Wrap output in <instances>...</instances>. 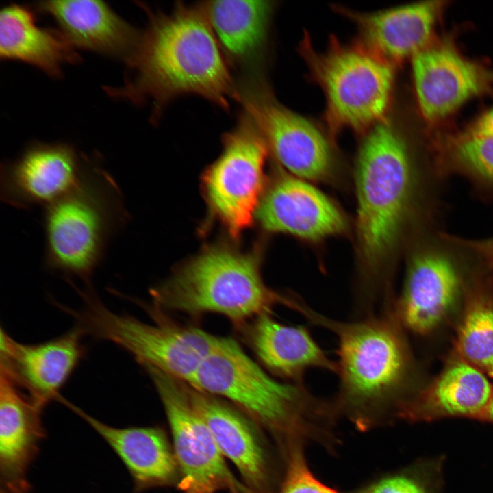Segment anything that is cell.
Returning a JSON list of instances; mask_svg holds the SVG:
<instances>
[{"instance_id": "obj_28", "label": "cell", "mask_w": 493, "mask_h": 493, "mask_svg": "<svg viewBox=\"0 0 493 493\" xmlns=\"http://www.w3.org/2000/svg\"><path fill=\"white\" fill-rule=\"evenodd\" d=\"M453 153L466 167L493 181V136L466 134L454 142Z\"/></svg>"}, {"instance_id": "obj_10", "label": "cell", "mask_w": 493, "mask_h": 493, "mask_svg": "<svg viewBox=\"0 0 493 493\" xmlns=\"http://www.w3.org/2000/svg\"><path fill=\"white\" fill-rule=\"evenodd\" d=\"M268 145L244 112L224 137V149L207 171L205 189L214 213L231 236L246 229L262 196Z\"/></svg>"}, {"instance_id": "obj_25", "label": "cell", "mask_w": 493, "mask_h": 493, "mask_svg": "<svg viewBox=\"0 0 493 493\" xmlns=\"http://www.w3.org/2000/svg\"><path fill=\"white\" fill-rule=\"evenodd\" d=\"M493 390L486 377L468 362H457L439 377L426 399L409 403L402 417L415 418L425 408L447 415H475L488 409Z\"/></svg>"}, {"instance_id": "obj_11", "label": "cell", "mask_w": 493, "mask_h": 493, "mask_svg": "<svg viewBox=\"0 0 493 493\" xmlns=\"http://www.w3.org/2000/svg\"><path fill=\"white\" fill-rule=\"evenodd\" d=\"M236 99L277 160L295 177L323 179L332 170L328 142L311 121L280 104L267 86L249 77L236 86Z\"/></svg>"}, {"instance_id": "obj_6", "label": "cell", "mask_w": 493, "mask_h": 493, "mask_svg": "<svg viewBox=\"0 0 493 493\" xmlns=\"http://www.w3.org/2000/svg\"><path fill=\"white\" fill-rule=\"evenodd\" d=\"M45 210L46 265L89 285L110 240L126 223L118 185L88 158L78 184Z\"/></svg>"}, {"instance_id": "obj_26", "label": "cell", "mask_w": 493, "mask_h": 493, "mask_svg": "<svg viewBox=\"0 0 493 493\" xmlns=\"http://www.w3.org/2000/svg\"><path fill=\"white\" fill-rule=\"evenodd\" d=\"M458 346L464 357L493 377V307L477 303L462 323Z\"/></svg>"}, {"instance_id": "obj_20", "label": "cell", "mask_w": 493, "mask_h": 493, "mask_svg": "<svg viewBox=\"0 0 493 493\" xmlns=\"http://www.w3.org/2000/svg\"><path fill=\"white\" fill-rule=\"evenodd\" d=\"M459 280L451 262L438 254L416 256L411 262L393 312L401 325L417 334L436 326L456 298Z\"/></svg>"}, {"instance_id": "obj_5", "label": "cell", "mask_w": 493, "mask_h": 493, "mask_svg": "<svg viewBox=\"0 0 493 493\" xmlns=\"http://www.w3.org/2000/svg\"><path fill=\"white\" fill-rule=\"evenodd\" d=\"M151 292L153 307L162 312L215 313L238 327L288 300L264 283L257 257L224 247L205 251Z\"/></svg>"}, {"instance_id": "obj_32", "label": "cell", "mask_w": 493, "mask_h": 493, "mask_svg": "<svg viewBox=\"0 0 493 493\" xmlns=\"http://www.w3.org/2000/svg\"><path fill=\"white\" fill-rule=\"evenodd\" d=\"M27 489H22V488H2L1 493H27Z\"/></svg>"}, {"instance_id": "obj_7", "label": "cell", "mask_w": 493, "mask_h": 493, "mask_svg": "<svg viewBox=\"0 0 493 493\" xmlns=\"http://www.w3.org/2000/svg\"><path fill=\"white\" fill-rule=\"evenodd\" d=\"M300 49L324 93L325 118L332 136L345 129L368 131L385 122L394 86L392 64L363 45H345L335 38L320 52L306 35Z\"/></svg>"}, {"instance_id": "obj_21", "label": "cell", "mask_w": 493, "mask_h": 493, "mask_svg": "<svg viewBox=\"0 0 493 493\" xmlns=\"http://www.w3.org/2000/svg\"><path fill=\"white\" fill-rule=\"evenodd\" d=\"M253 320L248 329L250 344L273 375L286 381L304 383L305 372L312 368L336 374V362L327 355L306 327L280 323L271 314Z\"/></svg>"}, {"instance_id": "obj_22", "label": "cell", "mask_w": 493, "mask_h": 493, "mask_svg": "<svg viewBox=\"0 0 493 493\" xmlns=\"http://www.w3.org/2000/svg\"><path fill=\"white\" fill-rule=\"evenodd\" d=\"M42 409L1 372L0 470L5 486L27 488L25 474L45 436Z\"/></svg>"}, {"instance_id": "obj_14", "label": "cell", "mask_w": 493, "mask_h": 493, "mask_svg": "<svg viewBox=\"0 0 493 493\" xmlns=\"http://www.w3.org/2000/svg\"><path fill=\"white\" fill-rule=\"evenodd\" d=\"M412 73L418 105L429 121L445 117L493 81L492 72L446 45L425 47L416 53Z\"/></svg>"}, {"instance_id": "obj_33", "label": "cell", "mask_w": 493, "mask_h": 493, "mask_svg": "<svg viewBox=\"0 0 493 493\" xmlns=\"http://www.w3.org/2000/svg\"><path fill=\"white\" fill-rule=\"evenodd\" d=\"M487 412L488 414L489 417L493 420V392L492 394V397L490 401V403L488 405Z\"/></svg>"}, {"instance_id": "obj_23", "label": "cell", "mask_w": 493, "mask_h": 493, "mask_svg": "<svg viewBox=\"0 0 493 493\" xmlns=\"http://www.w3.org/2000/svg\"><path fill=\"white\" fill-rule=\"evenodd\" d=\"M203 4L227 64L255 70L266 49L273 3L224 0Z\"/></svg>"}, {"instance_id": "obj_2", "label": "cell", "mask_w": 493, "mask_h": 493, "mask_svg": "<svg viewBox=\"0 0 493 493\" xmlns=\"http://www.w3.org/2000/svg\"><path fill=\"white\" fill-rule=\"evenodd\" d=\"M293 310L336 336L339 381L332 401L338 416L362 431L401 417L407 405L404 392L409 361L393 311L338 320L316 312L299 296Z\"/></svg>"}, {"instance_id": "obj_31", "label": "cell", "mask_w": 493, "mask_h": 493, "mask_svg": "<svg viewBox=\"0 0 493 493\" xmlns=\"http://www.w3.org/2000/svg\"><path fill=\"white\" fill-rule=\"evenodd\" d=\"M467 135L493 136V108L487 111L471 126Z\"/></svg>"}, {"instance_id": "obj_24", "label": "cell", "mask_w": 493, "mask_h": 493, "mask_svg": "<svg viewBox=\"0 0 493 493\" xmlns=\"http://www.w3.org/2000/svg\"><path fill=\"white\" fill-rule=\"evenodd\" d=\"M0 57L24 62L53 77L61 76L64 65L80 61L77 49L59 30L38 26L33 12L18 4L1 10Z\"/></svg>"}, {"instance_id": "obj_19", "label": "cell", "mask_w": 493, "mask_h": 493, "mask_svg": "<svg viewBox=\"0 0 493 493\" xmlns=\"http://www.w3.org/2000/svg\"><path fill=\"white\" fill-rule=\"evenodd\" d=\"M60 401L84 419L110 445L127 468L137 490L166 486L179 481V472L173 448L162 429L114 427L92 417L64 398Z\"/></svg>"}, {"instance_id": "obj_3", "label": "cell", "mask_w": 493, "mask_h": 493, "mask_svg": "<svg viewBox=\"0 0 493 493\" xmlns=\"http://www.w3.org/2000/svg\"><path fill=\"white\" fill-rule=\"evenodd\" d=\"M188 385L233 403L272 433L283 451L309 441L335 444L338 416L332 400L313 394L304 383L270 377L230 338H220Z\"/></svg>"}, {"instance_id": "obj_1", "label": "cell", "mask_w": 493, "mask_h": 493, "mask_svg": "<svg viewBox=\"0 0 493 493\" xmlns=\"http://www.w3.org/2000/svg\"><path fill=\"white\" fill-rule=\"evenodd\" d=\"M147 12V27L125 61L124 83L107 92L134 103L151 100L154 117L170 100L185 94L228 108L236 87L203 3L180 2L170 14Z\"/></svg>"}, {"instance_id": "obj_8", "label": "cell", "mask_w": 493, "mask_h": 493, "mask_svg": "<svg viewBox=\"0 0 493 493\" xmlns=\"http://www.w3.org/2000/svg\"><path fill=\"white\" fill-rule=\"evenodd\" d=\"M84 301L81 310L64 307L84 334L109 340L129 352L146 369L153 368L190 384L200 366L221 337L165 318L149 307L153 323L108 309L92 290L79 291Z\"/></svg>"}, {"instance_id": "obj_30", "label": "cell", "mask_w": 493, "mask_h": 493, "mask_svg": "<svg viewBox=\"0 0 493 493\" xmlns=\"http://www.w3.org/2000/svg\"><path fill=\"white\" fill-rule=\"evenodd\" d=\"M452 240L470 249L493 264V238L477 240H468L454 238Z\"/></svg>"}, {"instance_id": "obj_9", "label": "cell", "mask_w": 493, "mask_h": 493, "mask_svg": "<svg viewBox=\"0 0 493 493\" xmlns=\"http://www.w3.org/2000/svg\"><path fill=\"white\" fill-rule=\"evenodd\" d=\"M162 403L178 464L182 493H254L231 473L210 429L193 407L186 383L147 368Z\"/></svg>"}, {"instance_id": "obj_29", "label": "cell", "mask_w": 493, "mask_h": 493, "mask_svg": "<svg viewBox=\"0 0 493 493\" xmlns=\"http://www.w3.org/2000/svg\"><path fill=\"white\" fill-rule=\"evenodd\" d=\"M349 493H427L416 476L405 472L384 473Z\"/></svg>"}, {"instance_id": "obj_12", "label": "cell", "mask_w": 493, "mask_h": 493, "mask_svg": "<svg viewBox=\"0 0 493 493\" xmlns=\"http://www.w3.org/2000/svg\"><path fill=\"white\" fill-rule=\"evenodd\" d=\"M87 160L65 143H34L1 165V199L16 208H45L78 184Z\"/></svg>"}, {"instance_id": "obj_16", "label": "cell", "mask_w": 493, "mask_h": 493, "mask_svg": "<svg viewBox=\"0 0 493 493\" xmlns=\"http://www.w3.org/2000/svg\"><path fill=\"white\" fill-rule=\"evenodd\" d=\"M186 385L190 402L223 455L235 465L251 490L267 493L272 484L271 462L252 422L216 396Z\"/></svg>"}, {"instance_id": "obj_18", "label": "cell", "mask_w": 493, "mask_h": 493, "mask_svg": "<svg viewBox=\"0 0 493 493\" xmlns=\"http://www.w3.org/2000/svg\"><path fill=\"white\" fill-rule=\"evenodd\" d=\"M442 3L424 1L375 12L337 10L356 24L364 46L393 64L426 47Z\"/></svg>"}, {"instance_id": "obj_4", "label": "cell", "mask_w": 493, "mask_h": 493, "mask_svg": "<svg viewBox=\"0 0 493 493\" xmlns=\"http://www.w3.org/2000/svg\"><path fill=\"white\" fill-rule=\"evenodd\" d=\"M412 184L403 138L386 122L374 126L362 144L355 171L357 233L364 265L357 294L366 300L390 292L383 265L401 232Z\"/></svg>"}, {"instance_id": "obj_13", "label": "cell", "mask_w": 493, "mask_h": 493, "mask_svg": "<svg viewBox=\"0 0 493 493\" xmlns=\"http://www.w3.org/2000/svg\"><path fill=\"white\" fill-rule=\"evenodd\" d=\"M84 335L76 327L54 339L29 344L16 342L1 328L0 371L43 409L61 396L60 390L81 361Z\"/></svg>"}, {"instance_id": "obj_17", "label": "cell", "mask_w": 493, "mask_h": 493, "mask_svg": "<svg viewBox=\"0 0 493 493\" xmlns=\"http://www.w3.org/2000/svg\"><path fill=\"white\" fill-rule=\"evenodd\" d=\"M35 8L53 18L58 30L76 49L125 62L140 38V32L101 1H44L38 2Z\"/></svg>"}, {"instance_id": "obj_15", "label": "cell", "mask_w": 493, "mask_h": 493, "mask_svg": "<svg viewBox=\"0 0 493 493\" xmlns=\"http://www.w3.org/2000/svg\"><path fill=\"white\" fill-rule=\"evenodd\" d=\"M307 180L278 179L262 196L256 216L270 231L319 240L342 233L346 221L338 207Z\"/></svg>"}, {"instance_id": "obj_27", "label": "cell", "mask_w": 493, "mask_h": 493, "mask_svg": "<svg viewBox=\"0 0 493 493\" xmlns=\"http://www.w3.org/2000/svg\"><path fill=\"white\" fill-rule=\"evenodd\" d=\"M286 470L279 493H339L320 481L310 470L303 445H295L284 453Z\"/></svg>"}]
</instances>
